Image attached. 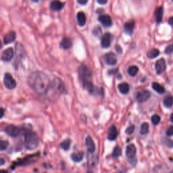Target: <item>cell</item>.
Listing matches in <instances>:
<instances>
[{
  "label": "cell",
  "instance_id": "d4e9b609",
  "mask_svg": "<svg viewBox=\"0 0 173 173\" xmlns=\"http://www.w3.org/2000/svg\"><path fill=\"white\" fill-rule=\"evenodd\" d=\"M152 88L154 90H155L157 93L160 94H162L165 92V89L164 87L161 85L160 84L158 83H152Z\"/></svg>",
  "mask_w": 173,
  "mask_h": 173
},
{
  "label": "cell",
  "instance_id": "1f68e13d",
  "mask_svg": "<svg viewBox=\"0 0 173 173\" xmlns=\"http://www.w3.org/2000/svg\"><path fill=\"white\" fill-rule=\"evenodd\" d=\"M149 132V124L147 123H143L141 124L140 127V133L141 135H146Z\"/></svg>",
  "mask_w": 173,
  "mask_h": 173
},
{
  "label": "cell",
  "instance_id": "e0dca14e",
  "mask_svg": "<svg viewBox=\"0 0 173 173\" xmlns=\"http://www.w3.org/2000/svg\"><path fill=\"white\" fill-rule=\"evenodd\" d=\"M16 39V32L14 31H11L8 32L3 37V43L5 45L9 44L10 43H12L15 41Z\"/></svg>",
  "mask_w": 173,
  "mask_h": 173
},
{
  "label": "cell",
  "instance_id": "9c48e42d",
  "mask_svg": "<svg viewBox=\"0 0 173 173\" xmlns=\"http://www.w3.org/2000/svg\"><path fill=\"white\" fill-rule=\"evenodd\" d=\"M151 96V93L148 90H142L139 91L136 94V99L139 103L146 102Z\"/></svg>",
  "mask_w": 173,
  "mask_h": 173
},
{
  "label": "cell",
  "instance_id": "277c9868",
  "mask_svg": "<svg viewBox=\"0 0 173 173\" xmlns=\"http://www.w3.org/2000/svg\"><path fill=\"white\" fill-rule=\"evenodd\" d=\"M78 73L83 84L91 82L92 73L88 66L84 64L80 65L78 69Z\"/></svg>",
  "mask_w": 173,
  "mask_h": 173
},
{
  "label": "cell",
  "instance_id": "e575fe53",
  "mask_svg": "<svg viewBox=\"0 0 173 173\" xmlns=\"http://www.w3.org/2000/svg\"><path fill=\"white\" fill-rule=\"evenodd\" d=\"M151 120H152V122L154 125H157L160 122V117L157 115H154L152 116Z\"/></svg>",
  "mask_w": 173,
  "mask_h": 173
},
{
  "label": "cell",
  "instance_id": "5b68a950",
  "mask_svg": "<svg viewBox=\"0 0 173 173\" xmlns=\"http://www.w3.org/2000/svg\"><path fill=\"white\" fill-rule=\"evenodd\" d=\"M3 81L5 87L8 89H13L16 87V80L10 73H6L3 76Z\"/></svg>",
  "mask_w": 173,
  "mask_h": 173
},
{
  "label": "cell",
  "instance_id": "d6a6232c",
  "mask_svg": "<svg viewBox=\"0 0 173 173\" xmlns=\"http://www.w3.org/2000/svg\"><path fill=\"white\" fill-rule=\"evenodd\" d=\"M162 142L164 145L167 146L168 148H173V141L170 139L162 138Z\"/></svg>",
  "mask_w": 173,
  "mask_h": 173
},
{
  "label": "cell",
  "instance_id": "2e32d148",
  "mask_svg": "<svg viewBox=\"0 0 173 173\" xmlns=\"http://www.w3.org/2000/svg\"><path fill=\"white\" fill-rule=\"evenodd\" d=\"M119 132L116 126L115 125H111L108 128V139L110 141H114L117 138Z\"/></svg>",
  "mask_w": 173,
  "mask_h": 173
},
{
  "label": "cell",
  "instance_id": "f35d334b",
  "mask_svg": "<svg viewBox=\"0 0 173 173\" xmlns=\"http://www.w3.org/2000/svg\"><path fill=\"white\" fill-rule=\"evenodd\" d=\"M166 135L168 136V137H171V136L173 135V126L169 127L167 128V131H166Z\"/></svg>",
  "mask_w": 173,
  "mask_h": 173
},
{
  "label": "cell",
  "instance_id": "f546056e",
  "mask_svg": "<svg viewBox=\"0 0 173 173\" xmlns=\"http://www.w3.org/2000/svg\"><path fill=\"white\" fill-rule=\"evenodd\" d=\"M98 163V157L97 156H89L88 158V164L90 167H95Z\"/></svg>",
  "mask_w": 173,
  "mask_h": 173
},
{
  "label": "cell",
  "instance_id": "7c38bea8",
  "mask_svg": "<svg viewBox=\"0 0 173 173\" xmlns=\"http://www.w3.org/2000/svg\"><path fill=\"white\" fill-rule=\"evenodd\" d=\"M98 20L105 27H110L112 25V20L108 14H102L98 18Z\"/></svg>",
  "mask_w": 173,
  "mask_h": 173
},
{
  "label": "cell",
  "instance_id": "ac0fdd59",
  "mask_svg": "<svg viewBox=\"0 0 173 173\" xmlns=\"http://www.w3.org/2000/svg\"><path fill=\"white\" fill-rule=\"evenodd\" d=\"M77 23L80 27H84L86 24V15L83 12H79L76 14Z\"/></svg>",
  "mask_w": 173,
  "mask_h": 173
},
{
  "label": "cell",
  "instance_id": "ffe728a7",
  "mask_svg": "<svg viewBox=\"0 0 173 173\" xmlns=\"http://www.w3.org/2000/svg\"><path fill=\"white\" fill-rule=\"evenodd\" d=\"M50 7L53 11H60L64 7V3L59 1H53L50 3Z\"/></svg>",
  "mask_w": 173,
  "mask_h": 173
},
{
  "label": "cell",
  "instance_id": "7bdbcfd3",
  "mask_svg": "<svg viewBox=\"0 0 173 173\" xmlns=\"http://www.w3.org/2000/svg\"><path fill=\"white\" fill-rule=\"evenodd\" d=\"M116 50L118 52H119L120 51V53H122V48H121V47L120 45H116Z\"/></svg>",
  "mask_w": 173,
  "mask_h": 173
},
{
  "label": "cell",
  "instance_id": "b9f144b4",
  "mask_svg": "<svg viewBox=\"0 0 173 173\" xmlns=\"http://www.w3.org/2000/svg\"><path fill=\"white\" fill-rule=\"evenodd\" d=\"M168 23L169 24L172 26V27H173V17H171V18H169L168 20Z\"/></svg>",
  "mask_w": 173,
  "mask_h": 173
},
{
  "label": "cell",
  "instance_id": "d6986e66",
  "mask_svg": "<svg viewBox=\"0 0 173 173\" xmlns=\"http://www.w3.org/2000/svg\"><path fill=\"white\" fill-rule=\"evenodd\" d=\"M163 14H164L163 7H158V8L156 9L154 15H155V20L157 23H160L162 20Z\"/></svg>",
  "mask_w": 173,
  "mask_h": 173
},
{
  "label": "cell",
  "instance_id": "74e56055",
  "mask_svg": "<svg viewBox=\"0 0 173 173\" xmlns=\"http://www.w3.org/2000/svg\"><path fill=\"white\" fill-rule=\"evenodd\" d=\"M92 32H93V34L95 35H96V36L99 35L102 32L100 27H95L93 28V31H92Z\"/></svg>",
  "mask_w": 173,
  "mask_h": 173
},
{
  "label": "cell",
  "instance_id": "f1b7e54d",
  "mask_svg": "<svg viewBox=\"0 0 173 173\" xmlns=\"http://www.w3.org/2000/svg\"><path fill=\"white\" fill-rule=\"evenodd\" d=\"M159 54H160L159 50L156 48H153L148 51V55H147V56H148V58L153 59V58H156V57H158V56H159Z\"/></svg>",
  "mask_w": 173,
  "mask_h": 173
},
{
  "label": "cell",
  "instance_id": "30bf717a",
  "mask_svg": "<svg viewBox=\"0 0 173 173\" xmlns=\"http://www.w3.org/2000/svg\"><path fill=\"white\" fill-rule=\"evenodd\" d=\"M104 60L106 64L110 66H115L117 63V57L112 52L106 53L104 56Z\"/></svg>",
  "mask_w": 173,
  "mask_h": 173
},
{
  "label": "cell",
  "instance_id": "7a4b0ae2",
  "mask_svg": "<svg viewBox=\"0 0 173 173\" xmlns=\"http://www.w3.org/2000/svg\"><path fill=\"white\" fill-rule=\"evenodd\" d=\"M65 91L66 88L63 81L58 77H55L50 82L45 95L50 100L55 101L62 93H65Z\"/></svg>",
  "mask_w": 173,
  "mask_h": 173
},
{
  "label": "cell",
  "instance_id": "484cf974",
  "mask_svg": "<svg viewBox=\"0 0 173 173\" xmlns=\"http://www.w3.org/2000/svg\"><path fill=\"white\" fill-rule=\"evenodd\" d=\"M71 139H65V140H64L63 141H62L60 143V147L63 150L68 151L70 149V147H71Z\"/></svg>",
  "mask_w": 173,
  "mask_h": 173
},
{
  "label": "cell",
  "instance_id": "f6af8a7d",
  "mask_svg": "<svg viewBox=\"0 0 173 173\" xmlns=\"http://www.w3.org/2000/svg\"><path fill=\"white\" fill-rule=\"evenodd\" d=\"M0 161H1V162H0V165L3 166V164H4L5 160H4V159H3V158H1V159H0Z\"/></svg>",
  "mask_w": 173,
  "mask_h": 173
},
{
  "label": "cell",
  "instance_id": "ba28073f",
  "mask_svg": "<svg viewBox=\"0 0 173 173\" xmlns=\"http://www.w3.org/2000/svg\"><path fill=\"white\" fill-rule=\"evenodd\" d=\"M113 36L110 32L104 33L101 39V46L103 48H108L111 45V43L112 41Z\"/></svg>",
  "mask_w": 173,
  "mask_h": 173
},
{
  "label": "cell",
  "instance_id": "6da1fadb",
  "mask_svg": "<svg viewBox=\"0 0 173 173\" xmlns=\"http://www.w3.org/2000/svg\"><path fill=\"white\" fill-rule=\"evenodd\" d=\"M28 83L31 89L39 95L45 94L50 84V79L41 71H35L29 75Z\"/></svg>",
  "mask_w": 173,
  "mask_h": 173
},
{
  "label": "cell",
  "instance_id": "4dcf8cb0",
  "mask_svg": "<svg viewBox=\"0 0 173 173\" xmlns=\"http://www.w3.org/2000/svg\"><path fill=\"white\" fill-rule=\"evenodd\" d=\"M121 154H122V149L120 148L119 146H116L112 154V156L113 158H119Z\"/></svg>",
  "mask_w": 173,
  "mask_h": 173
},
{
  "label": "cell",
  "instance_id": "836d02e7",
  "mask_svg": "<svg viewBox=\"0 0 173 173\" xmlns=\"http://www.w3.org/2000/svg\"><path fill=\"white\" fill-rule=\"evenodd\" d=\"M9 145V142L8 141L2 140L0 141V149L1 151H4L7 149Z\"/></svg>",
  "mask_w": 173,
  "mask_h": 173
},
{
  "label": "cell",
  "instance_id": "ab89813d",
  "mask_svg": "<svg viewBox=\"0 0 173 173\" xmlns=\"http://www.w3.org/2000/svg\"><path fill=\"white\" fill-rule=\"evenodd\" d=\"M87 2V0H78V1H77V3H79L80 5H85Z\"/></svg>",
  "mask_w": 173,
  "mask_h": 173
},
{
  "label": "cell",
  "instance_id": "7402d4cb",
  "mask_svg": "<svg viewBox=\"0 0 173 173\" xmlns=\"http://www.w3.org/2000/svg\"><path fill=\"white\" fill-rule=\"evenodd\" d=\"M71 159L75 162H80L84 158V153L83 152H74L71 154Z\"/></svg>",
  "mask_w": 173,
  "mask_h": 173
},
{
  "label": "cell",
  "instance_id": "bcb514c9",
  "mask_svg": "<svg viewBox=\"0 0 173 173\" xmlns=\"http://www.w3.org/2000/svg\"><path fill=\"white\" fill-rule=\"evenodd\" d=\"M0 173H8V172H7L5 170H1V171H0Z\"/></svg>",
  "mask_w": 173,
  "mask_h": 173
},
{
  "label": "cell",
  "instance_id": "60d3db41",
  "mask_svg": "<svg viewBox=\"0 0 173 173\" xmlns=\"http://www.w3.org/2000/svg\"><path fill=\"white\" fill-rule=\"evenodd\" d=\"M97 2L98 3H99V4L104 5V4H106V3H107L108 1H107V0H97Z\"/></svg>",
  "mask_w": 173,
  "mask_h": 173
},
{
  "label": "cell",
  "instance_id": "83f0119b",
  "mask_svg": "<svg viewBox=\"0 0 173 173\" xmlns=\"http://www.w3.org/2000/svg\"><path fill=\"white\" fill-rule=\"evenodd\" d=\"M34 156H28L27 158H24L22 160L18 162L15 163V167H18V166H23V164H27L29 163H31L32 162V159L31 158H33Z\"/></svg>",
  "mask_w": 173,
  "mask_h": 173
},
{
  "label": "cell",
  "instance_id": "5bb4252c",
  "mask_svg": "<svg viewBox=\"0 0 173 173\" xmlns=\"http://www.w3.org/2000/svg\"><path fill=\"white\" fill-rule=\"evenodd\" d=\"M135 23L134 20H129L124 24V31L128 35H132L134 31Z\"/></svg>",
  "mask_w": 173,
  "mask_h": 173
},
{
  "label": "cell",
  "instance_id": "681fc988",
  "mask_svg": "<svg viewBox=\"0 0 173 173\" xmlns=\"http://www.w3.org/2000/svg\"><path fill=\"white\" fill-rule=\"evenodd\" d=\"M88 173H91V172H88Z\"/></svg>",
  "mask_w": 173,
  "mask_h": 173
},
{
  "label": "cell",
  "instance_id": "3957f363",
  "mask_svg": "<svg viewBox=\"0 0 173 173\" xmlns=\"http://www.w3.org/2000/svg\"><path fill=\"white\" fill-rule=\"evenodd\" d=\"M24 146L28 150H33L37 148L39 138L37 133L31 130H26L24 133Z\"/></svg>",
  "mask_w": 173,
  "mask_h": 173
},
{
  "label": "cell",
  "instance_id": "d590c367",
  "mask_svg": "<svg viewBox=\"0 0 173 173\" xmlns=\"http://www.w3.org/2000/svg\"><path fill=\"white\" fill-rule=\"evenodd\" d=\"M164 52L167 54H171L173 53V43L166 47Z\"/></svg>",
  "mask_w": 173,
  "mask_h": 173
},
{
  "label": "cell",
  "instance_id": "4316f807",
  "mask_svg": "<svg viewBox=\"0 0 173 173\" xmlns=\"http://www.w3.org/2000/svg\"><path fill=\"white\" fill-rule=\"evenodd\" d=\"M139 68L136 66H131L127 69V72L129 76H135L138 73Z\"/></svg>",
  "mask_w": 173,
  "mask_h": 173
},
{
  "label": "cell",
  "instance_id": "8992f818",
  "mask_svg": "<svg viewBox=\"0 0 173 173\" xmlns=\"http://www.w3.org/2000/svg\"><path fill=\"white\" fill-rule=\"evenodd\" d=\"M6 133L11 137H17L20 134V128L13 124H9L4 128Z\"/></svg>",
  "mask_w": 173,
  "mask_h": 173
},
{
  "label": "cell",
  "instance_id": "4fadbf2b",
  "mask_svg": "<svg viewBox=\"0 0 173 173\" xmlns=\"http://www.w3.org/2000/svg\"><path fill=\"white\" fill-rule=\"evenodd\" d=\"M14 50L12 47H8V48H7L2 52V60L6 62L10 61L14 56Z\"/></svg>",
  "mask_w": 173,
  "mask_h": 173
},
{
  "label": "cell",
  "instance_id": "cb8c5ba5",
  "mask_svg": "<svg viewBox=\"0 0 173 173\" xmlns=\"http://www.w3.org/2000/svg\"><path fill=\"white\" fill-rule=\"evenodd\" d=\"M163 104L165 107L168 108H171L173 106V96L172 95H167L163 100Z\"/></svg>",
  "mask_w": 173,
  "mask_h": 173
},
{
  "label": "cell",
  "instance_id": "7dc6e473",
  "mask_svg": "<svg viewBox=\"0 0 173 173\" xmlns=\"http://www.w3.org/2000/svg\"><path fill=\"white\" fill-rule=\"evenodd\" d=\"M171 121L172 123H173V113L172 114L171 116Z\"/></svg>",
  "mask_w": 173,
  "mask_h": 173
},
{
  "label": "cell",
  "instance_id": "52a82bcc",
  "mask_svg": "<svg viewBox=\"0 0 173 173\" xmlns=\"http://www.w3.org/2000/svg\"><path fill=\"white\" fill-rule=\"evenodd\" d=\"M136 153H137V148L134 144L127 145L126 148V156L129 162L131 161V163H132V161H134L135 163L137 162V160L135 159Z\"/></svg>",
  "mask_w": 173,
  "mask_h": 173
},
{
  "label": "cell",
  "instance_id": "ee69618b",
  "mask_svg": "<svg viewBox=\"0 0 173 173\" xmlns=\"http://www.w3.org/2000/svg\"><path fill=\"white\" fill-rule=\"evenodd\" d=\"M3 115H4V109H3V108H1V116H0V118H1V119H2Z\"/></svg>",
  "mask_w": 173,
  "mask_h": 173
},
{
  "label": "cell",
  "instance_id": "c3c4849f",
  "mask_svg": "<svg viewBox=\"0 0 173 173\" xmlns=\"http://www.w3.org/2000/svg\"><path fill=\"white\" fill-rule=\"evenodd\" d=\"M171 173H173V171H172V172H171Z\"/></svg>",
  "mask_w": 173,
  "mask_h": 173
},
{
  "label": "cell",
  "instance_id": "603a6c76",
  "mask_svg": "<svg viewBox=\"0 0 173 173\" xmlns=\"http://www.w3.org/2000/svg\"><path fill=\"white\" fill-rule=\"evenodd\" d=\"M118 88H119V91L122 94H127L130 89L129 84H128L127 83H120L119 84V86H118Z\"/></svg>",
  "mask_w": 173,
  "mask_h": 173
},
{
  "label": "cell",
  "instance_id": "8d00e7d4",
  "mask_svg": "<svg viewBox=\"0 0 173 173\" xmlns=\"http://www.w3.org/2000/svg\"><path fill=\"white\" fill-rule=\"evenodd\" d=\"M135 126L134 125H130L129 127H127V129H126V131H125V132H126V133L127 134V135H131L132 132H134V131H135Z\"/></svg>",
  "mask_w": 173,
  "mask_h": 173
},
{
  "label": "cell",
  "instance_id": "9a60e30c",
  "mask_svg": "<svg viewBox=\"0 0 173 173\" xmlns=\"http://www.w3.org/2000/svg\"><path fill=\"white\" fill-rule=\"evenodd\" d=\"M85 145L87 147V149L88 152L89 154H93L95 152V149H96V148H95V144L90 136H87L85 139Z\"/></svg>",
  "mask_w": 173,
  "mask_h": 173
},
{
  "label": "cell",
  "instance_id": "44dd1931",
  "mask_svg": "<svg viewBox=\"0 0 173 173\" xmlns=\"http://www.w3.org/2000/svg\"><path fill=\"white\" fill-rule=\"evenodd\" d=\"M72 45L71 39L68 37H64L60 42V47L64 50H68Z\"/></svg>",
  "mask_w": 173,
  "mask_h": 173
},
{
  "label": "cell",
  "instance_id": "8fae6325",
  "mask_svg": "<svg viewBox=\"0 0 173 173\" xmlns=\"http://www.w3.org/2000/svg\"><path fill=\"white\" fill-rule=\"evenodd\" d=\"M156 71L158 75H161L163 73L166 69H167V65H166V62L164 58H160L156 62L155 64Z\"/></svg>",
  "mask_w": 173,
  "mask_h": 173
}]
</instances>
